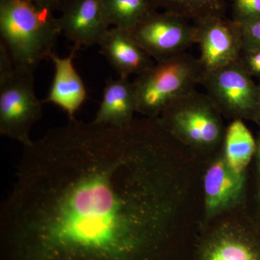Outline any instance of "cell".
<instances>
[{
  "label": "cell",
  "instance_id": "obj_1",
  "mask_svg": "<svg viewBox=\"0 0 260 260\" xmlns=\"http://www.w3.org/2000/svg\"><path fill=\"white\" fill-rule=\"evenodd\" d=\"M161 132L71 120L24 146L0 213V260H174Z\"/></svg>",
  "mask_w": 260,
  "mask_h": 260
},
{
  "label": "cell",
  "instance_id": "obj_2",
  "mask_svg": "<svg viewBox=\"0 0 260 260\" xmlns=\"http://www.w3.org/2000/svg\"><path fill=\"white\" fill-rule=\"evenodd\" d=\"M0 44L15 68L34 72L54 53L61 32L59 18L31 0L0 1Z\"/></svg>",
  "mask_w": 260,
  "mask_h": 260
},
{
  "label": "cell",
  "instance_id": "obj_3",
  "mask_svg": "<svg viewBox=\"0 0 260 260\" xmlns=\"http://www.w3.org/2000/svg\"><path fill=\"white\" fill-rule=\"evenodd\" d=\"M204 70L186 52L156 61L133 82L137 112L155 118L173 102L197 90Z\"/></svg>",
  "mask_w": 260,
  "mask_h": 260
},
{
  "label": "cell",
  "instance_id": "obj_4",
  "mask_svg": "<svg viewBox=\"0 0 260 260\" xmlns=\"http://www.w3.org/2000/svg\"><path fill=\"white\" fill-rule=\"evenodd\" d=\"M42 101L34 90V72L15 68L0 44V134L26 146L32 126L42 119Z\"/></svg>",
  "mask_w": 260,
  "mask_h": 260
},
{
  "label": "cell",
  "instance_id": "obj_5",
  "mask_svg": "<svg viewBox=\"0 0 260 260\" xmlns=\"http://www.w3.org/2000/svg\"><path fill=\"white\" fill-rule=\"evenodd\" d=\"M219 113L209 95L196 90L168 106L159 121L171 135L194 146L210 147L223 135Z\"/></svg>",
  "mask_w": 260,
  "mask_h": 260
},
{
  "label": "cell",
  "instance_id": "obj_6",
  "mask_svg": "<svg viewBox=\"0 0 260 260\" xmlns=\"http://www.w3.org/2000/svg\"><path fill=\"white\" fill-rule=\"evenodd\" d=\"M133 39L155 61L186 52L197 44V28L189 20L167 12L156 10L128 30Z\"/></svg>",
  "mask_w": 260,
  "mask_h": 260
},
{
  "label": "cell",
  "instance_id": "obj_7",
  "mask_svg": "<svg viewBox=\"0 0 260 260\" xmlns=\"http://www.w3.org/2000/svg\"><path fill=\"white\" fill-rule=\"evenodd\" d=\"M239 61L213 71L204 72L200 85L220 112L254 120L258 98V84Z\"/></svg>",
  "mask_w": 260,
  "mask_h": 260
},
{
  "label": "cell",
  "instance_id": "obj_8",
  "mask_svg": "<svg viewBox=\"0 0 260 260\" xmlns=\"http://www.w3.org/2000/svg\"><path fill=\"white\" fill-rule=\"evenodd\" d=\"M198 58L204 72L213 71L239 61L243 49L240 24L223 17L195 23Z\"/></svg>",
  "mask_w": 260,
  "mask_h": 260
},
{
  "label": "cell",
  "instance_id": "obj_9",
  "mask_svg": "<svg viewBox=\"0 0 260 260\" xmlns=\"http://www.w3.org/2000/svg\"><path fill=\"white\" fill-rule=\"evenodd\" d=\"M61 12V32L75 51L99 45L110 28L103 0H70Z\"/></svg>",
  "mask_w": 260,
  "mask_h": 260
},
{
  "label": "cell",
  "instance_id": "obj_10",
  "mask_svg": "<svg viewBox=\"0 0 260 260\" xmlns=\"http://www.w3.org/2000/svg\"><path fill=\"white\" fill-rule=\"evenodd\" d=\"M77 51L73 49L70 55L61 57L55 53L51 54L54 68V78L47 97L43 104H52L64 111L70 121L83 105L87 99L85 84L75 68L73 59Z\"/></svg>",
  "mask_w": 260,
  "mask_h": 260
},
{
  "label": "cell",
  "instance_id": "obj_11",
  "mask_svg": "<svg viewBox=\"0 0 260 260\" xmlns=\"http://www.w3.org/2000/svg\"><path fill=\"white\" fill-rule=\"evenodd\" d=\"M193 260H260V231L256 226L210 236L200 244Z\"/></svg>",
  "mask_w": 260,
  "mask_h": 260
},
{
  "label": "cell",
  "instance_id": "obj_12",
  "mask_svg": "<svg viewBox=\"0 0 260 260\" xmlns=\"http://www.w3.org/2000/svg\"><path fill=\"white\" fill-rule=\"evenodd\" d=\"M99 46L102 55L119 77L138 76L154 64L151 57L124 29L109 28Z\"/></svg>",
  "mask_w": 260,
  "mask_h": 260
},
{
  "label": "cell",
  "instance_id": "obj_13",
  "mask_svg": "<svg viewBox=\"0 0 260 260\" xmlns=\"http://www.w3.org/2000/svg\"><path fill=\"white\" fill-rule=\"evenodd\" d=\"M135 112L137 105L133 83L129 78L119 77L107 80L93 121L104 125L124 126L133 120Z\"/></svg>",
  "mask_w": 260,
  "mask_h": 260
},
{
  "label": "cell",
  "instance_id": "obj_14",
  "mask_svg": "<svg viewBox=\"0 0 260 260\" xmlns=\"http://www.w3.org/2000/svg\"><path fill=\"white\" fill-rule=\"evenodd\" d=\"M244 185V174L233 170L225 159L218 160L205 177L207 209L210 213L223 209L239 198Z\"/></svg>",
  "mask_w": 260,
  "mask_h": 260
},
{
  "label": "cell",
  "instance_id": "obj_15",
  "mask_svg": "<svg viewBox=\"0 0 260 260\" xmlns=\"http://www.w3.org/2000/svg\"><path fill=\"white\" fill-rule=\"evenodd\" d=\"M225 159L233 170L244 173L255 155L256 140L242 119H235L224 137Z\"/></svg>",
  "mask_w": 260,
  "mask_h": 260
},
{
  "label": "cell",
  "instance_id": "obj_16",
  "mask_svg": "<svg viewBox=\"0 0 260 260\" xmlns=\"http://www.w3.org/2000/svg\"><path fill=\"white\" fill-rule=\"evenodd\" d=\"M154 7L198 23L206 19L223 17L225 0H152Z\"/></svg>",
  "mask_w": 260,
  "mask_h": 260
},
{
  "label": "cell",
  "instance_id": "obj_17",
  "mask_svg": "<svg viewBox=\"0 0 260 260\" xmlns=\"http://www.w3.org/2000/svg\"><path fill=\"white\" fill-rule=\"evenodd\" d=\"M113 27L129 30L155 10L152 0H103Z\"/></svg>",
  "mask_w": 260,
  "mask_h": 260
},
{
  "label": "cell",
  "instance_id": "obj_18",
  "mask_svg": "<svg viewBox=\"0 0 260 260\" xmlns=\"http://www.w3.org/2000/svg\"><path fill=\"white\" fill-rule=\"evenodd\" d=\"M233 20L247 24L260 20V0H232Z\"/></svg>",
  "mask_w": 260,
  "mask_h": 260
},
{
  "label": "cell",
  "instance_id": "obj_19",
  "mask_svg": "<svg viewBox=\"0 0 260 260\" xmlns=\"http://www.w3.org/2000/svg\"><path fill=\"white\" fill-rule=\"evenodd\" d=\"M239 61L251 78L260 80V48L243 49Z\"/></svg>",
  "mask_w": 260,
  "mask_h": 260
},
{
  "label": "cell",
  "instance_id": "obj_20",
  "mask_svg": "<svg viewBox=\"0 0 260 260\" xmlns=\"http://www.w3.org/2000/svg\"><path fill=\"white\" fill-rule=\"evenodd\" d=\"M240 25L243 49L260 48V20Z\"/></svg>",
  "mask_w": 260,
  "mask_h": 260
},
{
  "label": "cell",
  "instance_id": "obj_21",
  "mask_svg": "<svg viewBox=\"0 0 260 260\" xmlns=\"http://www.w3.org/2000/svg\"><path fill=\"white\" fill-rule=\"evenodd\" d=\"M31 1L40 8L54 12L56 10L61 11L70 0H31Z\"/></svg>",
  "mask_w": 260,
  "mask_h": 260
},
{
  "label": "cell",
  "instance_id": "obj_22",
  "mask_svg": "<svg viewBox=\"0 0 260 260\" xmlns=\"http://www.w3.org/2000/svg\"><path fill=\"white\" fill-rule=\"evenodd\" d=\"M254 120L257 121L260 125V83L258 84L257 103H256L255 116H254Z\"/></svg>",
  "mask_w": 260,
  "mask_h": 260
},
{
  "label": "cell",
  "instance_id": "obj_23",
  "mask_svg": "<svg viewBox=\"0 0 260 260\" xmlns=\"http://www.w3.org/2000/svg\"><path fill=\"white\" fill-rule=\"evenodd\" d=\"M255 155L256 157H257L258 162H259V167H260V138L256 141Z\"/></svg>",
  "mask_w": 260,
  "mask_h": 260
},
{
  "label": "cell",
  "instance_id": "obj_24",
  "mask_svg": "<svg viewBox=\"0 0 260 260\" xmlns=\"http://www.w3.org/2000/svg\"><path fill=\"white\" fill-rule=\"evenodd\" d=\"M259 189H258L257 192V198H258V203H259V217H260V167H259ZM258 228V229L260 231V221L259 225L256 226Z\"/></svg>",
  "mask_w": 260,
  "mask_h": 260
}]
</instances>
